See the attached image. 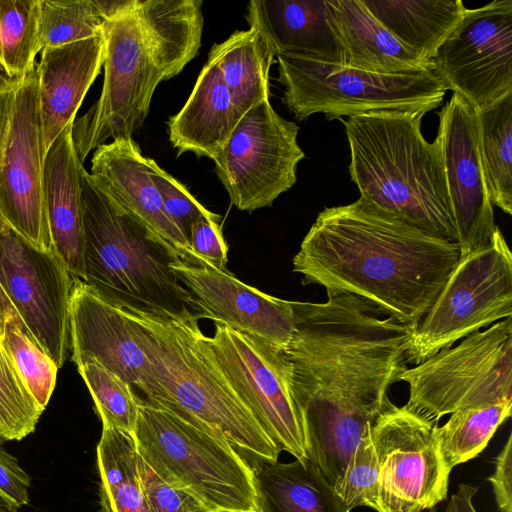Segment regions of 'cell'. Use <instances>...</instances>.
<instances>
[{"instance_id":"obj_26","label":"cell","mask_w":512,"mask_h":512,"mask_svg":"<svg viewBox=\"0 0 512 512\" xmlns=\"http://www.w3.org/2000/svg\"><path fill=\"white\" fill-rule=\"evenodd\" d=\"M368 11L403 45L433 60L464 17L461 0H361Z\"/></svg>"},{"instance_id":"obj_12","label":"cell","mask_w":512,"mask_h":512,"mask_svg":"<svg viewBox=\"0 0 512 512\" xmlns=\"http://www.w3.org/2000/svg\"><path fill=\"white\" fill-rule=\"evenodd\" d=\"M438 421L392 404L370 428L380 470L379 512H422L447 498L451 470Z\"/></svg>"},{"instance_id":"obj_20","label":"cell","mask_w":512,"mask_h":512,"mask_svg":"<svg viewBox=\"0 0 512 512\" xmlns=\"http://www.w3.org/2000/svg\"><path fill=\"white\" fill-rule=\"evenodd\" d=\"M90 176L123 209L170 244L182 261L200 264L190 244L166 214L150 176L147 158L138 144L115 139L98 146L91 159Z\"/></svg>"},{"instance_id":"obj_17","label":"cell","mask_w":512,"mask_h":512,"mask_svg":"<svg viewBox=\"0 0 512 512\" xmlns=\"http://www.w3.org/2000/svg\"><path fill=\"white\" fill-rule=\"evenodd\" d=\"M439 139L460 257L492 245L496 231L493 206L483 174L478 116L453 92L438 112Z\"/></svg>"},{"instance_id":"obj_9","label":"cell","mask_w":512,"mask_h":512,"mask_svg":"<svg viewBox=\"0 0 512 512\" xmlns=\"http://www.w3.org/2000/svg\"><path fill=\"white\" fill-rule=\"evenodd\" d=\"M405 404L438 421L446 414L512 399V317L406 368Z\"/></svg>"},{"instance_id":"obj_25","label":"cell","mask_w":512,"mask_h":512,"mask_svg":"<svg viewBox=\"0 0 512 512\" xmlns=\"http://www.w3.org/2000/svg\"><path fill=\"white\" fill-rule=\"evenodd\" d=\"M241 117L219 67L208 59L184 106L167 122L169 141L177 156L192 152L214 161Z\"/></svg>"},{"instance_id":"obj_27","label":"cell","mask_w":512,"mask_h":512,"mask_svg":"<svg viewBox=\"0 0 512 512\" xmlns=\"http://www.w3.org/2000/svg\"><path fill=\"white\" fill-rule=\"evenodd\" d=\"M260 512H347L319 468L308 458L254 468Z\"/></svg>"},{"instance_id":"obj_46","label":"cell","mask_w":512,"mask_h":512,"mask_svg":"<svg viewBox=\"0 0 512 512\" xmlns=\"http://www.w3.org/2000/svg\"><path fill=\"white\" fill-rule=\"evenodd\" d=\"M219 512H230V511H219Z\"/></svg>"},{"instance_id":"obj_11","label":"cell","mask_w":512,"mask_h":512,"mask_svg":"<svg viewBox=\"0 0 512 512\" xmlns=\"http://www.w3.org/2000/svg\"><path fill=\"white\" fill-rule=\"evenodd\" d=\"M299 127L281 117L265 100L249 109L214 160L230 202L241 211L270 207L297 181L305 153L297 142Z\"/></svg>"},{"instance_id":"obj_16","label":"cell","mask_w":512,"mask_h":512,"mask_svg":"<svg viewBox=\"0 0 512 512\" xmlns=\"http://www.w3.org/2000/svg\"><path fill=\"white\" fill-rule=\"evenodd\" d=\"M434 73L479 110L512 91V0L466 10L440 46Z\"/></svg>"},{"instance_id":"obj_23","label":"cell","mask_w":512,"mask_h":512,"mask_svg":"<svg viewBox=\"0 0 512 512\" xmlns=\"http://www.w3.org/2000/svg\"><path fill=\"white\" fill-rule=\"evenodd\" d=\"M327 16L343 52V65L377 74L433 71L434 61L418 56L393 36L361 0H326Z\"/></svg>"},{"instance_id":"obj_14","label":"cell","mask_w":512,"mask_h":512,"mask_svg":"<svg viewBox=\"0 0 512 512\" xmlns=\"http://www.w3.org/2000/svg\"><path fill=\"white\" fill-rule=\"evenodd\" d=\"M208 341L233 389L276 447L295 459L307 458L283 352L219 323Z\"/></svg>"},{"instance_id":"obj_36","label":"cell","mask_w":512,"mask_h":512,"mask_svg":"<svg viewBox=\"0 0 512 512\" xmlns=\"http://www.w3.org/2000/svg\"><path fill=\"white\" fill-rule=\"evenodd\" d=\"M42 412L0 340V436L5 442L23 439L35 430Z\"/></svg>"},{"instance_id":"obj_4","label":"cell","mask_w":512,"mask_h":512,"mask_svg":"<svg viewBox=\"0 0 512 512\" xmlns=\"http://www.w3.org/2000/svg\"><path fill=\"white\" fill-rule=\"evenodd\" d=\"M122 309L157 382V393L148 403L226 440L250 464L255 463L254 468L278 461L281 451L223 373L199 327L200 318Z\"/></svg>"},{"instance_id":"obj_13","label":"cell","mask_w":512,"mask_h":512,"mask_svg":"<svg viewBox=\"0 0 512 512\" xmlns=\"http://www.w3.org/2000/svg\"><path fill=\"white\" fill-rule=\"evenodd\" d=\"M37 89L36 63L13 82L0 136V219L35 247L55 251L43 197L45 151Z\"/></svg>"},{"instance_id":"obj_7","label":"cell","mask_w":512,"mask_h":512,"mask_svg":"<svg viewBox=\"0 0 512 512\" xmlns=\"http://www.w3.org/2000/svg\"><path fill=\"white\" fill-rule=\"evenodd\" d=\"M132 436L139 456L160 477L211 512H260L254 467L221 437L144 399Z\"/></svg>"},{"instance_id":"obj_39","label":"cell","mask_w":512,"mask_h":512,"mask_svg":"<svg viewBox=\"0 0 512 512\" xmlns=\"http://www.w3.org/2000/svg\"><path fill=\"white\" fill-rule=\"evenodd\" d=\"M142 490L153 512H211L197 497L160 477L138 454Z\"/></svg>"},{"instance_id":"obj_21","label":"cell","mask_w":512,"mask_h":512,"mask_svg":"<svg viewBox=\"0 0 512 512\" xmlns=\"http://www.w3.org/2000/svg\"><path fill=\"white\" fill-rule=\"evenodd\" d=\"M103 38L45 48L37 63L38 108L46 151L71 123L103 66Z\"/></svg>"},{"instance_id":"obj_32","label":"cell","mask_w":512,"mask_h":512,"mask_svg":"<svg viewBox=\"0 0 512 512\" xmlns=\"http://www.w3.org/2000/svg\"><path fill=\"white\" fill-rule=\"evenodd\" d=\"M512 399L458 410L437 428L441 454L447 467L465 463L478 456L498 427L511 416Z\"/></svg>"},{"instance_id":"obj_1","label":"cell","mask_w":512,"mask_h":512,"mask_svg":"<svg viewBox=\"0 0 512 512\" xmlns=\"http://www.w3.org/2000/svg\"><path fill=\"white\" fill-rule=\"evenodd\" d=\"M326 292L324 303L290 301L295 332L282 352L306 456L333 485L393 404L413 330L368 300Z\"/></svg>"},{"instance_id":"obj_10","label":"cell","mask_w":512,"mask_h":512,"mask_svg":"<svg viewBox=\"0 0 512 512\" xmlns=\"http://www.w3.org/2000/svg\"><path fill=\"white\" fill-rule=\"evenodd\" d=\"M507 317H512V255L498 229L491 246L460 257L412 331L406 345V361L417 365Z\"/></svg>"},{"instance_id":"obj_37","label":"cell","mask_w":512,"mask_h":512,"mask_svg":"<svg viewBox=\"0 0 512 512\" xmlns=\"http://www.w3.org/2000/svg\"><path fill=\"white\" fill-rule=\"evenodd\" d=\"M380 470L370 431L361 439L341 475L332 485L346 511L366 506L379 512Z\"/></svg>"},{"instance_id":"obj_33","label":"cell","mask_w":512,"mask_h":512,"mask_svg":"<svg viewBox=\"0 0 512 512\" xmlns=\"http://www.w3.org/2000/svg\"><path fill=\"white\" fill-rule=\"evenodd\" d=\"M1 341L26 388L44 411L56 385L58 367L37 344L17 312L7 316Z\"/></svg>"},{"instance_id":"obj_6","label":"cell","mask_w":512,"mask_h":512,"mask_svg":"<svg viewBox=\"0 0 512 512\" xmlns=\"http://www.w3.org/2000/svg\"><path fill=\"white\" fill-rule=\"evenodd\" d=\"M83 282L114 306L169 318H203L171 268L177 251L82 171Z\"/></svg>"},{"instance_id":"obj_40","label":"cell","mask_w":512,"mask_h":512,"mask_svg":"<svg viewBox=\"0 0 512 512\" xmlns=\"http://www.w3.org/2000/svg\"><path fill=\"white\" fill-rule=\"evenodd\" d=\"M188 241L195 255L207 265L228 271V246L220 221L207 217L195 219L190 227Z\"/></svg>"},{"instance_id":"obj_19","label":"cell","mask_w":512,"mask_h":512,"mask_svg":"<svg viewBox=\"0 0 512 512\" xmlns=\"http://www.w3.org/2000/svg\"><path fill=\"white\" fill-rule=\"evenodd\" d=\"M69 352L75 365L92 358L140 389L146 401L158 386L127 313L73 278L69 299Z\"/></svg>"},{"instance_id":"obj_5","label":"cell","mask_w":512,"mask_h":512,"mask_svg":"<svg viewBox=\"0 0 512 512\" xmlns=\"http://www.w3.org/2000/svg\"><path fill=\"white\" fill-rule=\"evenodd\" d=\"M424 112L383 110L346 120L348 171L360 198L438 238L457 242L439 139L421 131Z\"/></svg>"},{"instance_id":"obj_44","label":"cell","mask_w":512,"mask_h":512,"mask_svg":"<svg viewBox=\"0 0 512 512\" xmlns=\"http://www.w3.org/2000/svg\"><path fill=\"white\" fill-rule=\"evenodd\" d=\"M12 85L13 82L0 81V136L11 97Z\"/></svg>"},{"instance_id":"obj_2","label":"cell","mask_w":512,"mask_h":512,"mask_svg":"<svg viewBox=\"0 0 512 512\" xmlns=\"http://www.w3.org/2000/svg\"><path fill=\"white\" fill-rule=\"evenodd\" d=\"M459 259L457 242L359 198L318 214L293 258V271L304 285L361 297L414 330Z\"/></svg>"},{"instance_id":"obj_34","label":"cell","mask_w":512,"mask_h":512,"mask_svg":"<svg viewBox=\"0 0 512 512\" xmlns=\"http://www.w3.org/2000/svg\"><path fill=\"white\" fill-rule=\"evenodd\" d=\"M76 366L91 394L103 428L132 435L139 407V398L132 386L95 359H86Z\"/></svg>"},{"instance_id":"obj_22","label":"cell","mask_w":512,"mask_h":512,"mask_svg":"<svg viewBox=\"0 0 512 512\" xmlns=\"http://www.w3.org/2000/svg\"><path fill=\"white\" fill-rule=\"evenodd\" d=\"M69 124L46 151L43 197L53 248L73 278H84L83 163Z\"/></svg>"},{"instance_id":"obj_8","label":"cell","mask_w":512,"mask_h":512,"mask_svg":"<svg viewBox=\"0 0 512 512\" xmlns=\"http://www.w3.org/2000/svg\"><path fill=\"white\" fill-rule=\"evenodd\" d=\"M276 58L282 103L298 121L316 113L329 121L383 110L427 113L447 91L434 71L377 74L297 54Z\"/></svg>"},{"instance_id":"obj_43","label":"cell","mask_w":512,"mask_h":512,"mask_svg":"<svg viewBox=\"0 0 512 512\" xmlns=\"http://www.w3.org/2000/svg\"><path fill=\"white\" fill-rule=\"evenodd\" d=\"M478 488L471 484H459L456 493L452 494L445 508V512H477L473 498L476 495ZM428 512H436L430 510Z\"/></svg>"},{"instance_id":"obj_28","label":"cell","mask_w":512,"mask_h":512,"mask_svg":"<svg viewBox=\"0 0 512 512\" xmlns=\"http://www.w3.org/2000/svg\"><path fill=\"white\" fill-rule=\"evenodd\" d=\"M274 57L273 49L255 27L235 31L211 47L208 59L219 67L242 116L260 102L270 100V67Z\"/></svg>"},{"instance_id":"obj_29","label":"cell","mask_w":512,"mask_h":512,"mask_svg":"<svg viewBox=\"0 0 512 512\" xmlns=\"http://www.w3.org/2000/svg\"><path fill=\"white\" fill-rule=\"evenodd\" d=\"M96 459L104 512H153L142 490L138 452L131 434L102 428Z\"/></svg>"},{"instance_id":"obj_45","label":"cell","mask_w":512,"mask_h":512,"mask_svg":"<svg viewBox=\"0 0 512 512\" xmlns=\"http://www.w3.org/2000/svg\"><path fill=\"white\" fill-rule=\"evenodd\" d=\"M0 512H18V510L11 509L9 507H6V506L0 504Z\"/></svg>"},{"instance_id":"obj_3","label":"cell","mask_w":512,"mask_h":512,"mask_svg":"<svg viewBox=\"0 0 512 512\" xmlns=\"http://www.w3.org/2000/svg\"><path fill=\"white\" fill-rule=\"evenodd\" d=\"M203 25L200 0H134L103 21L102 91L72 130L82 163L108 139L132 138L143 126L159 83L198 54Z\"/></svg>"},{"instance_id":"obj_30","label":"cell","mask_w":512,"mask_h":512,"mask_svg":"<svg viewBox=\"0 0 512 512\" xmlns=\"http://www.w3.org/2000/svg\"><path fill=\"white\" fill-rule=\"evenodd\" d=\"M483 174L492 206L512 214V91L476 110Z\"/></svg>"},{"instance_id":"obj_42","label":"cell","mask_w":512,"mask_h":512,"mask_svg":"<svg viewBox=\"0 0 512 512\" xmlns=\"http://www.w3.org/2000/svg\"><path fill=\"white\" fill-rule=\"evenodd\" d=\"M500 512H512V434L495 460L494 473L488 478Z\"/></svg>"},{"instance_id":"obj_15","label":"cell","mask_w":512,"mask_h":512,"mask_svg":"<svg viewBox=\"0 0 512 512\" xmlns=\"http://www.w3.org/2000/svg\"><path fill=\"white\" fill-rule=\"evenodd\" d=\"M0 273L8 297L37 344L62 368L69 355L73 277L55 251H43L0 219Z\"/></svg>"},{"instance_id":"obj_24","label":"cell","mask_w":512,"mask_h":512,"mask_svg":"<svg viewBox=\"0 0 512 512\" xmlns=\"http://www.w3.org/2000/svg\"><path fill=\"white\" fill-rule=\"evenodd\" d=\"M245 18L276 56L297 54L343 65L342 47L331 29L326 0H251Z\"/></svg>"},{"instance_id":"obj_18","label":"cell","mask_w":512,"mask_h":512,"mask_svg":"<svg viewBox=\"0 0 512 512\" xmlns=\"http://www.w3.org/2000/svg\"><path fill=\"white\" fill-rule=\"evenodd\" d=\"M171 268L188 289L203 318L259 338L283 351L295 332L290 301L266 294L238 280L229 271L181 259Z\"/></svg>"},{"instance_id":"obj_38","label":"cell","mask_w":512,"mask_h":512,"mask_svg":"<svg viewBox=\"0 0 512 512\" xmlns=\"http://www.w3.org/2000/svg\"><path fill=\"white\" fill-rule=\"evenodd\" d=\"M147 162L150 176L161 196L166 214L187 240L191 224L195 219L207 217L221 220L220 215L200 204L181 182L162 169L155 160L147 158Z\"/></svg>"},{"instance_id":"obj_31","label":"cell","mask_w":512,"mask_h":512,"mask_svg":"<svg viewBox=\"0 0 512 512\" xmlns=\"http://www.w3.org/2000/svg\"><path fill=\"white\" fill-rule=\"evenodd\" d=\"M40 0H0V81L14 82L35 66Z\"/></svg>"},{"instance_id":"obj_35","label":"cell","mask_w":512,"mask_h":512,"mask_svg":"<svg viewBox=\"0 0 512 512\" xmlns=\"http://www.w3.org/2000/svg\"><path fill=\"white\" fill-rule=\"evenodd\" d=\"M102 24L92 0H40V49L101 36Z\"/></svg>"},{"instance_id":"obj_41","label":"cell","mask_w":512,"mask_h":512,"mask_svg":"<svg viewBox=\"0 0 512 512\" xmlns=\"http://www.w3.org/2000/svg\"><path fill=\"white\" fill-rule=\"evenodd\" d=\"M4 442L0 436V504L18 510L29 503L31 479L5 449Z\"/></svg>"}]
</instances>
